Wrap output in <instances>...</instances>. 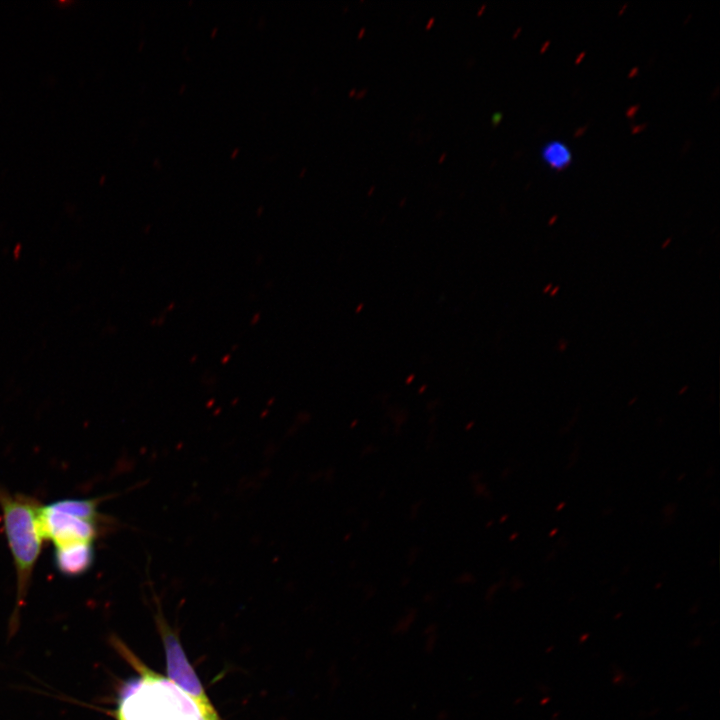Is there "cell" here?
Returning <instances> with one entry per match:
<instances>
[{
  "label": "cell",
  "mask_w": 720,
  "mask_h": 720,
  "mask_svg": "<svg viewBox=\"0 0 720 720\" xmlns=\"http://www.w3.org/2000/svg\"><path fill=\"white\" fill-rule=\"evenodd\" d=\"M426 635V642H425V650L427 652H432L435 648L436 642H437V627L435 624H430L425 628L424 631Z\"/></svg>",
  "instance_id": "cell-8"
},
{
  "label": "cell",
  "mask_w": 720,
  "mask_h": 720,
  "mask_svg": "<svg viewBox=\"0 0 720 720\" xmlns=\"http://www.w3.org/2000/svg\"><path fill=\"white\" fill-rule=\"evenodd\" d=\"M670 243H671V238H667V239L664 240V242L662 243L661 248H662V249H666V248L670 245Z\"/></svg>",
  "instance_id": "cell-12"
},
{
  "label": "cell",
  "mask_w": 720,
  "mask_h": 720,
  "mask_svg": "<svg viewBox=\"0 0 720 720\" xmlns=\"http://www.w3.org/2000/svg\"><path fill=\"white\" fill-rule=\"evenodd\" d=\"M105 497L93 499H63L41 509V527L45 540L55 548L90 544L112 523L98 511Z\"/></svg>",
  "instance_id": "cell-3"
},
{
  "label": "cell",
  "mask_w": 720,
  "mask_h": 720,
  "mask_svg": "<svg viewBox=\"0 0 720 720\" xmlns=\"http://www.w3.org/2000/svg\"><path fill=\"white\" fill-rule=\"evenodd\" d=\"M568 347V341L566 339H560L556 344L558 352H564Z\"/></svg>",
  "instance_id": "cell-9"
},
{
  "label": "cell",
  "mask_w": 720,
  "mask_h": 720,
  "mask_svg": "<svg viewBox=\"0 0 720 720\" xmlns=\"http://www.w3.org/2000/svg\"><path fill=\"white\" fill-rule=\"evenodd\" d=\"M112 642L139 673L120 690L116 720H212L172 681L145 666L120 640Z\"/></svg>",
  "instance_id": "cell-1"
},
{
  "label": "cell",
  "mask_w": 720,
  "mask_h": 720,
  "mask_svg": "<svg viewBox=\"0 0 720 720\" xmlns=\"http://www.w3.org/2000/svg\"><path fill=\"white\" fill-rule=\"evenodd\" d=\"M552 287H553V284H552V283H548L547 285L544 286V288H543V290H542L543 293L548 294V293L551 291Z\"/></svg>",
  "instance_id": "cell-11"
},
{
  "label": "cell",
  "mask_w": 720,
  "mask_h": 720,
  "mask_svg": "<svg viewBox=\"0 0 720 720\" xmlns=\"http://www.w3.org/2000/svg\"><path fill=\"white\" fill-rule=\"evenodd\" d=\"M54 560L56 568L66 576H78L91 566L94 559V548L90 544L73 545L55 548Z\"/></svg>",
  "instance_id": "cell-5"
},
{
  "label": "cell",
  "mask_w": 720,
  "mask_h": 720,
  "mask_svg": "<svg viewBox=\"0 0 720 720\" xmlns=\"http://www.w3.org/2000/svg\"><path fill=\"white\" fill-rule=\"evenodd\" d=\"M42 506L38 499L11 493L0 486V508L3 528L16 571V606L10 621V632L17 629L33 570L45 540L41 527Z\"/></svg>",
  "instance_id": "cell-2"
},
{
  "label": "cell",
  "mask_w": 720,
  "mask_h": 720,
  "mask_svg": "<svg viewBox=\"0 0 720 720\" xmlns=\"http://www.w3.org/2000/svg\"><path fill=\"white\" fill-rule=\"evenodd\" d=\"M541 157L547 166L557 171L567 168L572 161L570 148L558 140L545 143L541 149Z\"/></svg>",
  "instance_id": "cell-6"
},
{
  "label": "cell",
  "mask_w": 720,
  "mask_h": 720,
  "mask_svg": "<svg viewBox=\"0 0 720 720\" xmlns=\"http://www.w3.org/2000/svg\"><path fill=\"white\" fill-rule=\"evenodd\" d=\"M157 623L165 651L168 679L191 698L206 717L221 720L187 659L177 635L162 617H157Z\"/></svg>",
  "instance_id": "cell-4"
},
{
  "label": "cell",
  "mask_w": 720,
  "mask_h": 720,
  "mask_svg": "<svg viewBox=\"0 0 720 720\" xmlns=\"http://www.w3.org/2000/svg\"><path fill=\"white\" fill-rule=\"evenodd\" d=\"M500 119H501V114L498 113V112H496V113L493 115L492 121H493V123H497Z\"/></svg>",
  "instance_id": "cell-13"
},
{
  "label": "cell",
  "mask_w": 720,
  "mask_h": 720,
  "mask_svg": "<svg viewBox=\"0 0 720 720\" xmlns=\"http://www.w3.org/2000/svg\"><path fill=\"white\" fill-rule=\"evenodd\" d=\"M415 619L416 612L414 610L408 611L396 622L393 628V633L398 635L406 633L413 625Z\"/></svg>",
  "instance_id": "cell-7"
},
{
  "label": "cell",
  "mask_w": 720,
  "mask_h": 720,
  "mask_svg": "<svg viewBox=\"0 0 720 720\" xmlns=\"http://www.w3.org/2000/svg\"><path fill=\"white\" fill-rule=\"evenodd\" d=\"M687 389H688V386H687V385H685V386H684V387L682 388L681 392H679V394H682V393H684V391H685V390H687Z\"/></svg>",
  "instance_id": "cell-14"
},
{
  "label": "cell",
  "mask_w": 720,
  "mask_h": 720,
  "mask_svg": "<svg viewBox=\"0 0 720 720\" xmlns=\"http://www.w3.org/2000/svg\"><path fill=\"white\" fill-rule=\"evenodd\" d=\"M559 290H560V286H558V285L554 286V285H553L551 291L549 292V295H550L551 297H555V296L558 294Z\"/></svg>",
  "instance_id": "cell-10"
}]
</instances>
